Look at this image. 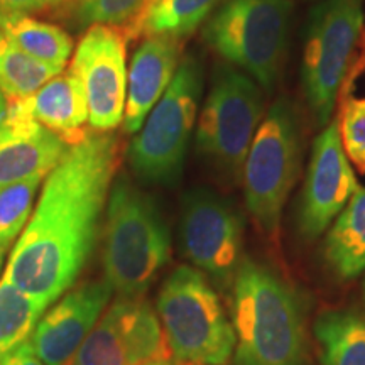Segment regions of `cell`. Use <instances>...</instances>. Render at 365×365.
Wrapping results in <instances>:
<instances>
[{
    "label": "cell",
    "instance_id": "cell-1",
    "mask_svg": "<svg viewBox=\"0 0 365 365\" xmlns=\"http://www.w3.org/2000/svg\"><path fill=\"white\" fill-rule=\"evenodd\" d=\"M118 164L120 143L110 132L91 130L70 144L46 176L2 279L46 309L70 291L98 244Z\"/></svg>",
    "mask_w": 365,
    "mask_h": 365
},
{
    "label": "cell",
    "instance_id": "cell-2",
    "mask_svg": "<svg viewBox=\"0 0 365 365\" xmlns=\"http://www.w3.org/2000/svg\"><path fill=\"white\" fill-rule=\"evenodd\" d=\"M235 365H304L308 330L303 304L271 267L244 259L232 284Z\"/></svg>",
    "mask_w": 365,
    "mask_h": 365
},
{
    "label": "cell",
    "instance_id": "cell-3",
    "mask_svg": "<svg viewBox=\"0 0 365 365\" xmlns=\"http://www.w3.org/2000/svg\"><path fill=\"white\" fill-rule=\"evenodd\" d=\"M170 257L171 232L156 198L117 178L103 222L105 281L122 298H144Z\"/></svg>",
    "mask_w": 365,
    "mask_h": 365
},
{
    "label": "cell",
    "instance_id": "cell-4",
    "mask_svg": "<svg viewBox=\"0 0 365 365\" xmlns=\"http://www.w3.org/2000/svg\"><path fill=\"white\" fill-rule=\"evenodd\" d=\"M293 16L294 0H225L205 22L202 38L223 63L271 93L286 68Z\"/></svg>",
    "mask_w": 365,
    "mask_h": 365
},
{
    "label": "cell",
    "instance_id": "cell-5",
    "mask_svg": "<svg viewBox=\"0 0 365 365\" xmlns=\"http://www.w3.org/2000/svg\"><path fill=\"white\" fill-rule=\"evenodd\" d=\"M203 88V59L185 54L175 78L127 148V161L140 181L173 186L181 180Z\"/></svg>",
    "mask_w": 365,
    "mask_h": 365
},
{
    "label": "cell",
    "instance_id": "cell-6",
    "mask_svg": "<svg viewBox=\"0 0 365 365\" xmlns=\"http://www.w3.org/2000/svg\"><path fill=\"white\" fill-rule=\"evenodd\" d=\"M365 31L364 0H319L309 11L301 56V88L318 127L330 124L355 68Z\"/></svg>",
    "mask_w": 365,
    "mask_h": 365
},
{
    "label": "cell",
    "instance_id": "cell-7",
    "mask_svg": "<svg viewBox=\"0 0 365 365\" xmlns=\"http://www.w3.org/2000/svg\"><path fill=\"white\" fill-rule=\"evenodd\" d=\"M303 134L293 100L277 98L255 132L242 170L245 207L259 230L277 240L284 205L298 181Z\"/></svg>",
    "mask_w": 365,
    "mask_h": 365
},
{
    "label": "cell",
    "instance_id": "cell-8",
    "mask_svg": "<svg viewBox=\"0 0 365 365\" xmlns=\"http://www.w3.org/2000/svg\"><path fill=\"white\" fill-rule=\"evenodd\" d=\"M158 317L178 364L225 365L235 331L220 298L202 272L178 266L163 282Z\"/></svg>",
    "mask_w": 365,
    "mask_h": 365
},
{
    "label": "cell",
    "instance_id": "cell-9",
    "mask_svg": "<svg viewBox=\"0 0 365 365\" xmlns=\"http://www.w3.org/2000/svg\"><path fill=\"white\" fill-rule=\"evenodd\" d=\"M266 91L228 63L213 68L196 120V153L223 181H242L245 158L266 115Z\"/></svg>",
    "mask_w": 365,
    "mask_h": 365
},
{
    "label": "cell",
    "instance_id": "cell-10",
    "mask_svg": "<svg viewBox=\"0 0 365 365\" xmlns=\"http://www.w3.org/2000/svg\"><path fill=\"white\" fill-rule=\"evenodd\" d=\"M242 212L225 196L196 186L181 200L180 245L188 261L222 287H232L244 261Z\"/></svg>",
    "mask_w": 365,
    "mask_h": 365
},
{
    "label": "cell",
    "instance_id": "cell-11",
    "mask_svg": "<svg viewBox=\"0 0 365 365\" xmlns=\"http://www.w3.org/2000/svg\"><path fill=\"white\" fill-rule=\"evenodd\" d=\"M127 41L120 27L91 26L81 36L68 66L83 85L88 125L95 132H110L124 120L129 73Z\"/></svg>",
    "mask_w": 365,
    "mask_h": 365
},
{
    "label": "cell",
    "instance_id": "cell-12",
    "mask_svg": "<svg viewBox=\"0 0 365 365\" xmlns=\"http://www.w3.org/2000/svg\"><path fill=\"white\" fill-rule=\"evenodd\" d=\"M173 359L158 313L144 298H118L68 365H145Z\"/></svg>",
    "mask_w": 365,
    "mask_h": 365
},
{
    "label": "cell",
    "instance_id": "cell-13",
    "mask_svg": "<svg viewBox=\"0 0 365 365\" xmlns=\"http://www.w3.org/2000/svg\"><path fill=\"white\" fill-rule=\"evenodd\" d=\"M360 188L341 145L339 120L314 139L299 200L298 228L304 240L322 237Z\"/></svg>",
    "mask_w": 365,
    "mask_h": 365
},
{
    "label": "cell",
    "instance_id": "cell-14",
    "mask_svg": "<svg viewBox=\"0 0 365 365\" xmlns=\"http://www.w3.org/2000/svg\"><path fill=\"white\" fill-rule=\"evenodd\" d=\"M107 281H88L73 286L46 309L29 340L44 365H68L83 345L112 298Z\"/></svg>",
    "mask_w": 365,
    "mask_h": 365
},
{
    "label": "cell",
    "instance_id": "cell-15",
    "mask_svg": "<svg viewBox=\"0 0 365 365\" xmlns=\"http://www.w3.org/2000/svg\"><path fill=\"white\" fill-rule=\"evenodd\" d=\"M182 39L148 36L132 58L127 73V100L122 130L137 134L175 78L181 63Z\"/></svg>",
    "mask_w": 365,
    "mask_h": 365
},
{
    "label": "cell",
    "instance_id": "cell-16",
    "mask_svg": "<svg viewBox=\"0 0 365 365\" xmlns=\"http://www.w3.org/2000/svg\"><path fill=\"white\" fill-rule=\"evenodd\" d=\"M11 120H34L75 144L88 135V105L83 85L70 68L24 98L9 100L6 117ZM90 127V125H88Z\"/></svg>",
    "mask_w": 365,
    "mask_h": 365
},
{
    "label": "cell",
    "instance_id": "cell-17",
    "mask_svg": "<svg viewBox=\"0 0 365 365\" xmlns=\"http://www.w3.org/2000/svg\"><path fill=\"white\" fill-rule=\"evenodd\" d=\"M70 144L34 120L0 122V190L44 178L58 166Z\"/></svg>",
    "mask_w": 365,
    "mask_h": 365
},
{
    "label": "cell",
    "instance_id": "cell-18",
    "mask_svg": "<svg viewBox=\"0 0 365 365\" xmlns=\"http://www.w3.org/2000/svg\"><path fill=\"white\" fill-rule=\"evenodd\" d=\"M323 255L328 267L340 279H354L365 271V188L362 186L328 228Z\"/></svg>",
    "mask_w": 365,
    "mask_h": 365
},
{
    "label": "cell",
    "instance_id": "cell-19",
    "mask_svg": "<svg viewBox=\"0 0 365 365\" xmlns=\"http://www.w3.org/2000/svg\"><path fill=\"white\" fill-rule=\"evenodd\" d=\"M0 33L26 54L61 71L73 54V39L65 29L31 14L0 11Z\"/></svg>",
    "mask_w": 365,
    "mask_h": 365
},
{
    "label": "cell",
    "instance_id": "cell-20",
    "mask_svg": "<svg viewBox=\"0 0 365 365\" xmlns=\"http://www.w3.org/2000/svg\"><path fill=\"white\" fill-rule=\"evenodd\" d=\"M313 331L322 365H365V312L328 309Z\"/></svg>",
    "mask_w": 365,
    "mask_h": 365
},
{
    "label": "cell",
    "instance_id": "cell-21",
    "mask_svg": "<svg viewBox=\"0 0 365 365\" xmlns=\"http://www.w3.org/2000/svg\"><path fill=\"white\" fill-rule=\"evenodd\" d=\"M225 0H150L137 36H173L182 39L193 34Z\"/></svg>",
    "mask_w": 365,
    "mask_h": 365
},
{
    "label": "cell",
    "instance_id": "cell-22",
    "mask_svg": "<svg viewBox=\"0 0 365 365\" xmlns=\"http://www.w3.org/2000/svg\"><path fill=\"white\" fill-rule=\"evenodd\" d=\"M59 73L61 70L26 54L0 33V93L7 102L29 97Z\"/></svg>",
    "mask_w": 365,
    "mask_h": 365
},
{
    "label": "cell",
    "instance_id": "cell-23",
    "mask_svg": "<svg viewBox=\"0 0 365 365\" xmlns=\"http://www.w3.org/2000/svg\"><path fill=\"white\" fill-rule=\"evenodd\" d=\"M44 312L43 304L29 294L6 279L0 281V362L29 339Z\"/></svg>",
    "mask_w": 365,
    "mask_h": 365
},
{
    "label": "cell",
    "instance_id": "cell-24",
    "mask_svg": "<svg viewBox=\"0 0 365 365\" xmlns=\"http://www.w3.org/2000/svg\"><path fill=\"white\" fill-rule=\"evenodd\" d=\"M73 17L81 27L97 24L124 29L127 38H135L150 0H68Z\"/></svg>",
    "mask_w": 365,
    "mask_h": 365
},
{
    "label": "cell",
    "instance_id": "cell-25",
    "mask_svg": "<svg viewBox=\"0 0 365 365\" xmlns=\"http://www.w3.org/2000/svg\"><path fill=\"white\" fill-rule=\"evenodd\" d=\"M43 178H33L0 190V242L11 245L24 230L34 212Z\"/></svg>",
    "mask_w": 365,
    "mask_h": 365
},
{
    "label": "cell",
    "instance_id": "cell-26",
    "mask_svg": "<svg viewBox=\"0 0 365 365\" xmlns=\"http://www.w3.org/2000/svg\"><path fill=\"white\" fill-rule=\"evenodd\" d=\"M340 139L349 161L365 175V98H349L339 120Z\"/></svg>",
    "mask_w": 365,
    "mask_h": 365
},
{
    "label": "cell",
    "instance_id": "cell-27",
    "mask_svg": "<svg viewBox=\"0 0 365 365\" xmlns=\"http://www.w3.org/2000/svg\"><path fill=\"white\" fill-rule=\"evenodd\" d=\"M68 0H0V11L39 14L65 6Z\"/></svg>",
    "mask_w": 365,
    "mask_h": 365
},
{
    "label": "cell",
    "instance_id": "cell-28",
    "mask_svg": "<svg viewBox=\"0 0 365 365\" xmlns=\"http://www.w3.org/2000/svg\"><path fill=\"white\" fill-rule=\"evenodd\" d=\"M0 365H44V362L38 357L33 344L27 339L19 346H16L11 354H7Z\"/></svg>",
    "mask_w": 365,
    "mask_h": 365
},
{
    "label": "cell",
    "instance_id": "cell-29",
    "mask_svg": "<svg viewBox=\"0 0 365 365\" xmlns=\"http://www.w3.org/2000/svg\"><path fill=\"white\" fill-rule=\"evenodd\" d=\"M9 247H11V245L6 244V242H0V272H2V269H4V261H6Z\"/></svg>",
    "mask_w": 365,
    "mask_h": 365
},
{
    "label": "cell",
    "instance_id": "cell-30",
    "mask_svg": "<svg viewBox=\"0 0 365 365\" xmlns=\"http://www.w3.org/2000/svg\"><path fill=\"white\" fill-rule=\"evenodd\" d=\"M145 365H180V364L173 359H158V360H153V362H149Z\"/></svg>",
    "mask_w": 365,
    "mask_h": 365
},
{
    "label": "cell",
    "instance_id": "cell-31",
    "mask_svg": "<svg viewBox=\"0 0 365 365\" xmlns=\"http://www.w3.org/2000/svg\"><path fill=\"white\" fill-rule=\"evenodd\" d=\"M6 110H7V100L2 93H0V122H2L4 117H6Z\"/></svg>",
    "mask_w": 365,
    "mask_h": 365
},
{
    "label": "cell",
    "instance_id": "cell-32",
    "mask_svg": "<svg viewBox=\"0 0 365 365\" xmlns=\"http://www.w3.org/2000/svg\"><path fill=\"white\" fill-rule=\"evenodd\" d=\"M362 296H364V301H365V279L362 282Z\"/></svg>",
    "mask_w": 365,
    "mask_h": 365
},
{
    "label": "cell",
    "instance_id": "cell-33",
    "mask_svg": "<svg viewBox=\"0 0 365 365\" xmlns=\"http://www.w3.org/2000/svg\"><path fill=\"white\" fill-rule=\"evenodd\" d=\"M180 365H190V364H180Z\"/></svg>",
    "mask_w": 365,
    "mask_h": 365
}]
</instances>
